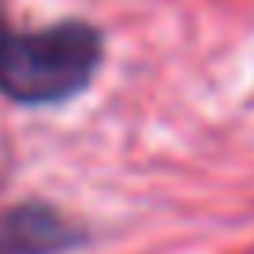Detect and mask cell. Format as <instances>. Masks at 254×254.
I'll return each mask as SVG.
<instances>
[{
  "label": "cell",
  "mask_w": 254,
  "mask_h": 254,
  "mask_svg": "<svg viewBox=\"0 0 254 254\" xmlns=\"http://www.w3.org/2000/svg\"><path fill=\"white\" fill-rule=\"evenodd\" d=\"M105 56L101 30L90 23L11 30L0 19V94L15 105H60L90 86Z\"/></svg>",
  "instance_id": "obj_1"
},
{
  "label": "cell",
  "mask_w": 254,
  "mask_h": 254,
  "mask_svg": "<svg viewBox=\"0 0 254 254\" xmlns=\"http://www.w3.org/2000/svg\"><path fill=\"white\" fill-rule=\"evenodd\" d=\"M82 243V232L56 209L30 202L0 217V254H64Z\"/></svg>",
  "instance_id": "obj_2"
}]
</instances>
